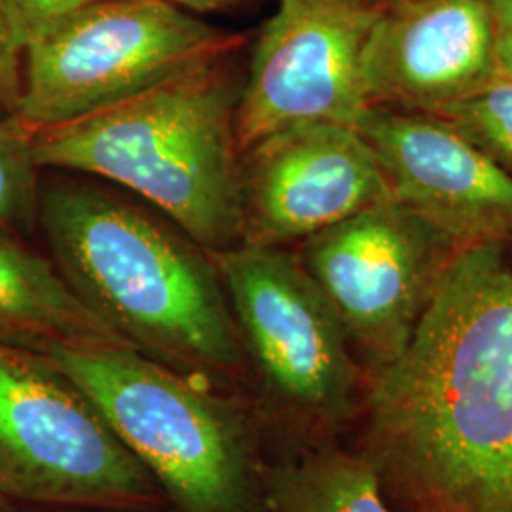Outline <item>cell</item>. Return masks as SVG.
Returning a JSON list of instances; mask_svg holds the SVG:
<instances>
[{
  "label": "cell",
  "mask_w": 512,
  "mask_h": 512,
  "mask_svg": "<svg viewBox=\"0 0 512 512\" xmlns=\"http://www.w3.org/2000/svg\"><path fill=\"white\" fill-rule=\"evenodd\" d=\"M0 342L50 349L131 348L23 239L0 230Z\"/></svg>",
  "instance_id": "obj_13"
},
{
  "label": "cell",
  "mask_w": 512,
  "mask_h": 512,
  "mask_svg": "<svg viewBox=\"0 0 512 512\" xmlns=\"http://www.w3.org/2000/svg\"><path fill=\"white\" fill-rule=\"evenodd\" d=\"M23 48L101 0H2Z\"/></svg>",
  "instance_id": "obj_17"
},
{
  "label": "cell",
  "mask_w": 512,
  "mask_h": 512,
  "mask_svg": "<svg viewBox=\"0 0 512 512\" xmlns=\"http://www.w3.org/2000/svg\"><path fill=\"white\" fill-rule=\"evenodd\" d=\"M378 8L359 0H279L256 37L239 93L241 154L304 122L357 128L372 107L363 57Z\"/></svg>",
  "instance_id": "obj_9"
},
{
  "label": "cell",
  "mask_w": 512,
  "mask_h": 512,
  "mask_svg": "<svg viewBox=\"0 0 512 512\" xmlns=\"http://www.w3.org/2000/svg\"><path fill=\"white\" fill-rule=\"evenodd\" d=\"M495 59L497 71L512 80V31H497Z\"/></svg>",
  "instance_id": "obj_20"
},
{
  "label": "cell",
  "mask_w": 512,
  "mask_h": 512,
  "mask_svg": "<svg viewBox=\"0 0 512 512\" xmlns=\"http://www.w3.org/2000/svg\"><path fill=\"white\" fill-rule=\"evenodd\" d=\"M40 171L35 131L18 116H0V230L25 239L38 228Z\"/></svg>",
  "instance_id": "obj_15"
},
{
  "label": "cell",
  "mask_w": 512,
  "mask_h": 512,
  "mask_svg": "<svg viewBox=\"0 0 512 512\" xmlns=\"http://www.w3.org/2000/svg\"><path fill=\"white\" fill-rule=\"evenodd\" d=\"M268 512H395L372 463L344 442L268 459Z\"/></svg>",
  "instance_id": "obj_14"
},
{
  "label": "cell",
  "mask_w": 512,
  "mask_h": 512,
  "mask_svg": "<svg viewBox=\"0 0 512 512\" xmlns=\"http://www.w3.org/2000/svg\"><path fill=\"white\" fill-rule=\"evenodd\" d=\"M0 494L31 509H162L156 480L92 397L35 349L0 342Z\"/></svg>",
  "instance_id": "obj_6"
},
{
  "label": "cell",
  "mask_w": 512,
  "mask_h": 512,
  "mask_svg": "<svg viewBox=\"0 0 512 512\" xmlns=\"http://www.w3.org/2000/svg\"><path fill=\"white\" fill-rule=\"evenodd\" d=\"M497 31H512V0H488Z\"/></svg>",
  "instance_id": "obj_21"
},
{
  "label": "cell",
  "mask_w": 512,
  "mask_h": 512,
  "mask_svg": "<svg viewBox=\"0 0 512 512\" xmlns=\"http://www.w3.org/2000/svg\"><path fill=\"white\" fill-rule=\"evenodd\" d=\"M239 46L114 107L35 131L38 165L126 188L209 253L236 247Z\"/></svg>",
  "instance_id": "obj_3"
},
{
  "label": "cell",
  "mask_w": 512,
  "mask_h": 512,
  "mask_svg": "<svg viewBox=\"0 0 512 512\" xmlns=\"http://www.w3.org/2000/svg\"><path fill=\"white\" fill-rule=\"evenodd\" d=\"M495 44L488 0H384L363 57L368 99L439 114L494 78Z\"/></svg>",
  "instance_id": "obj_12"
},
{
  "label": "cell",
  "mask_w": 512,
  "mask_h": 512,
  "mask_svg": "<svg viewBox=\"0 0 512 512\" xmlns=\"http://www.w3.org/2000/svg\"><path fill=\"white\" fill-rule=\"evenodd\" d=\"M507 245H509V251H511V255H512V239H511V241H507Z\"/></svg>",
  "instance_id": "obj_25"
},
{
  "label": "cell",
  "mask_w": 512,
  "mask_h": 512,
  "mask_svg": "<svg viewBox=\"0 0 512 512\" xmlns=\"http://www.w3.org/2000/svg\"><path fill=\"white\" fill-rule=\"evenodd\" d=\"M478 147L512 175V80L497 71L494 78L469 97L440 110Z\"/></svg>",
  "instance_id": "obj_16"
},
{
  "label": "cell",
  "mask_w": 512,
  "mask_h": 512,
  "mask_svg": "<svg viewBox=\"0 0 512 512\" xmlns=\"http://www.w3.org/2000/svg\"><path fill=\"white\" fill-rule=\"evenodd\" d=\"M23 44L0 0V116L16 114L23 86Z\"/></svg>",
  "instance_id": "obj_18"
},
{
  "label": "cell",
  "mask_w": 512,
  "mask_h": 512,
  "mask_svg": "<svg viewBox=\"0 0 512 512\" xmlns=\"http://www.w3.org/2000/svg\"><path fill=\"white\" fill-rule=\"evenodd\" d=\"M46 355L103 410L173 512H268L266 442L251 397L129 348Z\"/></svg>",
  "instance_id": "obj_4"
},
{
  "label": "cell",
  "mask_w": 512,
  "mask_h": 512,
  "mask_svg": "<svg viewBox=\"0 0 512 512\" xmlns=\"http://www.w3.org/2000/svg\"><path fill=\"white\" fill-rule=\"evenodd\" d=\"M196 16H213V14H234L247 0H169Z\"/></svg>",
  "instance_id": "obj_19"
},
{
  "label": "cell",
  "mask_w": 512,
  "mask_h": 512,
  "mask_svg": "<svg viewBox=\"0 0 512 512\" xmlns=\"http://www.w3.org/2000/svg\"><path fill=\"white\" fill-rule=\"evenodd\" d=\"M0 512H18V507L12 501H8L4 495L0 494Z\"/></svg>",
  "instance_id": "obj_23"
},
{
  "label": "cell",
  "mask_w": 512,
  "mask_h": 512,
  "mask_svg": "<svg viewBox=\"0 0 512 512\" xmlns=\"http://www.w3.org/2000/svg\"><path fill=\"white\" fill-rule=\"evenodd\" d=\"M38 228L76 296L131 348L251 397L253 378L213 255L171 220L99 184H40Z\"/></svg>",
  "instance_id": "obj_2"
},
{
  "label": "cell",
  "mask_w": 512,
  "mask_h": 512,
  "mask_svg": "<svg viewBox=\"0 0 512 512\" xmlns=\"http://www.w3.org/2000/svg\"><path fill=\"white\" fill-rule=\"evenodd\" d=\"M357 450L395 512H512V255L467 245L403 355L365 378Z\"/></svg>",
  "instance_id": "obj_1"
},
{
  "label": "cell",
  "mask_w": 512,
  "mask_h": 512,
  "mask_svg": "<svg viewBox=\"0 0 512 512\" xmlns=\"http://www.w3.org/2000/svg\"><path fill=\"white\" fill-rule=\"evenodd\" d=\"M251 368L268 459L342 442L357 427L365 370L296 253L249 245L211 253Z\"/></svg>",
  "instance_id": "obj_5"
},
{
  "label": "cell",
  "mask_w": 512,
  "mask_h": 512,
  "mask_svg": "<svg viewBox=\"0 0 512 512\" xmlns=\"http://www.w3.org/2000/svg\"><path fill=\"white\" fill-rule=\"evenodd\" d=\"M243 241L285 247L393 200L384 169L351 126L304 122L279 129L239 160Z\"/></svg>",
  "instance_id": "obj_10"
},
{
  "label": "cell",
  "mask_w": 512,
  "mask_h": 512,
  "mask_svg": "<svg viewBox=\"0 0 512 512\" xmlns=\"http://www.w3.org/2000/svg\"><path fill=\"white\" fill-rule=\"evenodd\" d=\"M359 2H365L368 6H376V8H378V6H382L384 0H359Z\"/></svg>",
  "instance_id": "obj_24"
},
{
  "label": "cell",
  "mask_w": 512,
  "mask_h": 512,
  "mask_svg": "<svg viewBox=\"0 0 512 512\" xmlns=\"http://www.w3.org/2000/svg\"><path fill=\"white\" fill-rule=\"evenodd\" d=\"M357 131L395 202L461 245L512 239V175L439 114L370 107Z\"/></svg>",
  "instance_id": "obj_11"
},
{
  "label": "cell",
  "mask_w": 512,
  "mask_h": 512,
  "mask_svg": "<svg viewBox=\"0 0 512 512\" xmlns=\"http://www.w3.org/2000/svg\"><path fill=\"white\" fill-rule=\"evenodd\" d=\"M239 44L169 0H101L25 46L14 116L33 131L71 124Z\"/></svg>",
  "instance_id": "obj_7"
},
{
  "label": "cell",
  "mask_w": 512,
  "mask_h": 512,
  "mask_svg": "<svg viewBox=\"0 0 512 512\" xmlns=\"http://www.w3.org/2000/svg\"><path fill=\"white\" fill-rule=\"evenodd\" d=\"M21 512H173L169 507L162 509H27Z\"/></svg>",
  "instance_id": "obj_22"
},
{
  "label": "cell",
  "mask_w": 512,
  "mask_h": 512,
  "mask_svg": "<svg viewBox=\"0 0 512 512\" xmlns=\"http://www.w3.org/2000/svg\"><path fill=\"white\" fill-rule=\"evenodd\" d=\"M463 247L389 200L304 239L298 258L336 311L366 378L403 355Z\"/></svg>",
  "instance_id": "obj_8"
}]
</instances>
